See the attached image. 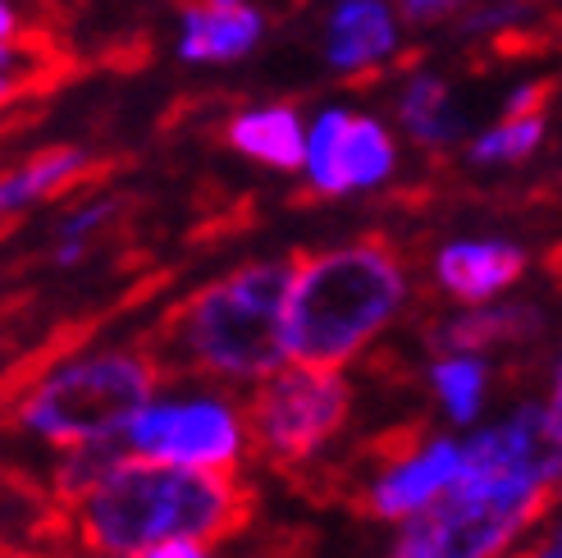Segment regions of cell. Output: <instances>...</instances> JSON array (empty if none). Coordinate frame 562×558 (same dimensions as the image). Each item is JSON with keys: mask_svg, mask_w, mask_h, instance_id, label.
I'll return each instance as SVG.
<instances>
[{"mask_svg": "<svg viewBox=\"0 0 562 558\" xmlns=\"http://www.w3.org/2000/svg\"><path fill=\"white\" fill-rule=\"evenodd\" d=\"M224 143L238 156L266 165V170H306V129L297 105L270 101V105H247L224 129Z\"/></svg>", "mask_w": 562, "mask_h": 558, "instance_id": "12", "label": "cell"}, {"mask_svg": "<svg viewBox=\"0 0 562 558\" xmlns=\"http://www.w3.org/2000/svg\"><path fill=\"white\" fill-rule=\"evenodd\" d=\"M430 384L448 412V422L471 426L485 408V389H490V367L475 353H443L430 367Z\"/></svg>", "mask_w": 562, "mask_h": 558, "instance_id": "17", "label": "cell"}, {"mask_svg": "<svg viewBox=\"0 0 562 558\" xmlns=\"http://www.w3.org/2000/svg\"><path fill=\"white\" fill-rule=\"evenodd\" d=\"M544 316L536 306H503V302H481L462 316H448L430 330V348L439 353H485L498 344H521L536 339Z\"/></svg>", "mask_w": 562, "mask_h": 558, "instance_id": "13", "label": "cell"}, {"mask_svg": "<svg viewBox=\"0 0 562 558\" xmlns=\"http://www.w3.org/2000/svg\"><path fill=\"white\" fill-rule=\"evenodd\" d=\"M467 449L458 439H420L416 449L403 444L384 458V467L367 481V509L384 522H407L416 513H426L430 504L458 486Z\"/></svg>", "mask_w": 562, "mask_h": 558, "instance_id": "8", "label": "cell"}, {"mask_svg": "<svg viewBox=\"0 0 562 558\" xmlns=\"http://www.w3.org/2000/svg\"><path fill=\"white\" fill-rule=\"evenodd\" d=\"M266 33V14L257 0L220 5V0H183L179 55L188 65H234L247 51H257Z\"/></svg>", "mask_w": 562, "mask_h": 558, "instance_id": "11", "label": "cell"}, {"mask_svg": "<svg viewBox=\"0 0 562 558\" xmlns=\"http://www.w3.org/2000/svg\"><path fill=\"white\" fill-rule=\"evenodd\" d=\"M352 412V384L344 367H306L284 361L279 371L257 380L247 399V435L257 454L279 471H302L325 454V444L344 431Z\"/></svg>", "mask_w": 562, "mask_h": 558, "instance_id": "6", "label": "cell"}, {"mask_svg": "<svg viewBox=\"0 0 562 558\" xmlns=\"http://www.w3.org/2000/svg\"><path fill=\"white\" fill-rule=\"evenodd\" d=\"M97 170L92 156L82 147H50V152H37L33 160H23L19 170L0 175V220L5 215H19L23 207H33L42 198H55V192L74 188L78 179H88Z\"/></svg>", "mask_w": 562, "mask_h": 558, "instance_id": "14", "label": "cell"}, {"mask_svg": "<svg viewBox=\"0 0 562 558\" xmlns=\"http://www.w3.org/2000/svg\"><path fill=\"white\" fill-rule=\"evenodd\" d=\"M398 14L389 0H329L321 23V51L339 78L380 74L398 55Z\"/></svg>", "mask_w": 562, "mask_h": 558, "instance_id": "9", "label": "cell"}, {"mask_svg": "<svg viewBox=\"0 0 562 558\" xmlns=\"http://www.w3.org/2000/svg\"><path fill=\"white\" fill-rule=\"evenodd\" d=\"M120 202L115 198H97L88 202L82 211H74L65 225H60V243H55V266H78L82 257H88V243L97 230H105V220H115Z\"/></svg>", "mask_w": 562, "mask_h": 558, "instance_id": "20", "label": "cell"}, {"mask_svg": "<svg viewBox=\"0 0 562 558\" xmlns=\"http://www.w3.org/2000/svg\"><path fill=\"white\" fill-rule=\"evenodd\" d=\"M398 120H403V129L416 137V143L430 147V152L458 143L462 124H467L453 88H448V78H439V74H412L407 78V88L398 97Z\"/></svg>", "mask_w": 562, "mask_h": 558, "instance_id": "15", "label": "cell"}, {"mask_svg": "<svg viewBox=\"0 0 562 558\" xmlns=\"http://www.w3.org/2000/svg\"><path fill=\"white\" fill-rule=\"evenodd\" d=\"M344 133H348V110H321L312 133H306V183L316 198H344Z\"/></svg>", "mask_w": 562, "mask_h": 558, "instance_id": "18", "label": "cell"}, {"mask_svg": "<svg viewBox=\"0 0 562 558\" xmlns=\"http://www.w3.org/2000/svg\"><path fill=\"white\" fill-rule=\"evenodd\" d=\"M521 275H526V253L503 238H458V243L439 247V257H435L439 289L467 306L494 302L498 293H508Z\"/></svg>", "mask_w": 562, "mask_h": 558, "instance_id": "10", "label": "cell"}, {"mask_svg": "<svg viewBox=\"0 0 562 558\" xmlns=\"http://www.w3.org/2000/svg\"><path fill=\"white\" fill-rule=\"evenodd\" d=\"M558 481L544 477H485L467 471L439 504L403 522L393 558H503L508 545L536 522L553 499Z\"/></svg>", "mask_w": 562, "mask_h": 558, "instance_id": "5", "label": "cell"}, {"mask_svg": "<svg viewBox=\"0 0 562 558\" xmlns=\"http://www.w3.org/2000/svg\"><path fill=\"white\" fill-rule=\"evenodd\" d=\"M544 416H549V431H553V439L562 444V357H558V367H553V380H549Z\"/></svg>", "mask_w": 562, "mask_h": 558, "instance_id": "24", "label": "cell"}, {"mask_svg": "<svg viewBox=\"0 0 562 558\" xmlns=\"http://www.w3.org/2000/svg\"><path fill=\"white\" fill-rule=\"evenodd\" d=\"M393 165H398L393 133L375 115H348V133H344V183H348V192L380 188L393 175Z\"/></svg>", "mask_w": 562, "mask_h": 558, "instance_id": "16", "label": "cell"}, {"mask_svg": "<svg viewBox=\"0 0 562 558\" xmlns=\"http://www.w3.org/2000/svg\"><path fill=\"white\" fill-rule=\"evenodd\" d=\"M393 5L403 10L407 23H439V19H448V14H458L467 0H393Z\"/></svg>", "mask_w": 562, "mask_h": 558, "instance_id": "22", "label": "cell"}, {"mask_svg": "<svg viewBox=\"0 0 562 558\" xmlns=\"http://www.w3.org/2000/svg\"><path fill=\"white\" fill-rule=\"evenodd\" d=\"M412 298L403 253L380 234L325 247L293 266L284 344L289 361L348 367Z\"/></svg>", "mask_w": 562, "mask_h": 558, "instance_id": "3", "label": "cell"}, {"mask_svg": "<svg viewBox=\"0 0 562 558\" xmlns=\"http://www.w3.org/2000/svg\"><path fill=\"white\" fill-rule=\"evenodd\" d=\"M5 42H19V10L14 0H0V46Z\"/></svg>", "mask_w": 562, "mask_h": 558, "instance_id": "25", "label": "cell"}, {"mask_svg": "<svg viewBox=\"0 0 562 558\" xmlns=\"http://www.w3.org/2000/svg\"><path fill=\"white\" fill-rule=\"evenodd\" d=\"M297 261H247L215 275L188 293L160 321L147 348L165 376H211V380H266L289 361L284 306Z\"/></svg>", "mask_w": 562, "mask_h": 558, "instance_id": "2", "label": "cell"}, {"mask_svg": "<svg viewBox=\"0 0 562 558\" xmlns=\"http://www.w3.org/2000/svg\"><path fill=\"white\" fill-rule=\"evenodd\" d=\"M137 458L202 467V471H238L247 454V416L215 394L192 399H151L124 431Z\"/></svg>", "mask_w": 562, "mask_h": 558, "instance_id": "7", "label": "cell"}, {"mask_svg": "<svg viewBox=\"0 0 562 558\" xmlns=\"http://www.w3.org/2000/svg\"><path fill=\"white\" fill-rule=\"evenodd\" d=\"M128 558H211V545H196V540H170V545H156V549L128 554Z\"/></svg>", "mask_w": 562, "mask_h": 558, "instance_id": "23", "label": "cell"}, {"mask_svg": "<svg viewBox=\"0 0 562 558\" xmlns=\"http://www.w3.org/2000/svg\"><path fill=\"white\" fill-rule=\"evenodd\" d=\"M526 558H562V522H558L553 532H549V536H544L536 549H530Z\"/></svg>", "mask_w": 562, "mask_h": 558, "instance_id": "26", "label": "cell"}, {"mask_svg": "<svg viewBox=\"0 0 562 558\" xmlns=\"http://www.w3.org/2000/svg\"><path fill=\"white\" fill-rule=\"evenodd\" d=\"M544 143V115H503L471 143V165H517Z\"/></svg>", "mask_w": 562, "mask_h": 558, "instance_id": "19", "label": "cell"}, {"mask_svg": "<svg viewBox=\"0 0 562 558\" xmlns=\"http://www.w3.org/2000/svg\"><path fill=\"white\" fill-rule=\"evenodd\" d=\"M257 513L234 471L170 467L151 458H115L101 477L69 499L74 540L101 558H128L170 540L220 545L238 536Z\"/></svg>", "mask_w": 562, "mask_h": 558, "instance_id": "1", "label": "cell"}, {"mask_svg": "<svg viewBox=\"0 0 562 558\" xmlns=\"http://www.w3.org/2000/svg\"><path fill=\"white\" fill-rule=\"evenodd\" d=\"M553 97V82H521V88L508 97V105H503V115H544V101Z\"/></svg>", "mask_w": 562, "mask_h": 558, "instance_id": "21", "label": "cell"}, {"mask_svg": "<svg viewBox=\"0 0 562 558\" xmlns=\"http://www.w3.org/2000/svg\"><path fill=\"white\" fill-rule=\"evenodd\" d=\"M165 380L156 353L143 348H97L27 376L10 394L14 426L55 449H97L115 444Z\"/></svg>", "mask_w": 562, "mask_h": 558, "instance_id": "4", "label": "cell"}]
</instances>
